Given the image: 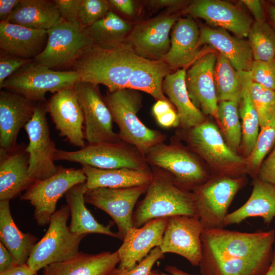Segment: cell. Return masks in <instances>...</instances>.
<instances>
[{"instance_id": "15", "label": "cell", "mask_w": 275, "mask_h": 275, "mask_svg": "<svg viewBox=\"0 0 275 275\" xmlns=\"http://www.w3.org/2000/svg\"><path fill=\"white\" fill-rule=\"evenodd\" d=\"M148 185L88 189L85 201L105 211L113 218L117 226L120 239L123 240L128 230L133 227L134 207L140 197L146 193Z\"/></svg>"}, {"instance_id": "33", "label": "cell", "mask_w": 275, "mask_h": 275, "mask_svg": "<svg viewBox=\"0 0 275 275\" xmlns=\"http://www.w3.org/2000/svg\"><path fill=\"white\" fill-rule=\"evenodd\" d=\"M61 20L54 1L20 0L7 21L30 29L47 31Z\"/></svg>"}, {"instance_id": "3", "label": "cell", "mask_w": 275, "mask_h": 275, "mask_svg": "<svg viewBox=\"0 0 275 275\" xmlns=\"http://www.w3.org/2000/svg\"><path fill=\"white\" fill-rule=\"evenodd\" d=\"M153 178L143 199L133 212V227H140L159 217L176 215H196L193 191L176 184L163 171L153 167Z\"/></svg>"}, {"instance_id": "17", "label": "cell", "mask_w": 275, "mask_h": 275, "mask_svg": "<svg viewBox=\"0 0 275 275\" xmlns=\"http://www.w3.org/2000/svg\"><path fill=\"white\" fill-rule=\"evenodd\" d=\"M46 108L61 136L75 147L86 146L84 117L74 86L53 94L46 103Z\"/></svg>"}, {"instance_id": "31", "label": "cell", "mask_w": 275, "mask_h": 275, "mask_svg": "<svg viewBox=\"0 0 275 275\" xmlns=\"http://www.w3.org/2000/svg\"><path fill=\"white\" fill-rule=\"evenodd\" d=\"M88 189L85 182L73 186L65 194L71 214L70 230L78 235L98 233L120 239L118 233L99 223L86 207L84 197Z\"/></svg>"}, {"instance_id": "12", "label": "cell", "mask_w": 275, "mask_h": 275, "mask_svg": "<svg viewBox=\"0 0 275 275\" xmlns=\"http://www.w3.org/2000/svg\"><path fill=\"white\" fill-rule=\"evenodd\" d=\"M46 103H37L33 117L24 127L29 140L26 146L29 155V174L36 182L51 177L60 168L54 162L57 149L50 136L46 117Z\"/></svg>"}, {"instance_id": "51", "label": "cell", "mask_w": 275, "mask_h": 275, "mask_svg": "<svg viewBox=\"0 0 275 275\" xmlns=\"http://www.w3.org/2000/svg\"><path fill=\"white\" fill-rule=\"evenodd\" d=\"M108 2L110 6L125 15L132 16L134 13L135 6L132 1L110 0Z\"/></svg>"}, {"instance_id": "34", "label": "cell", "mask_w": 275, "mask_h": 275, "mask_svg": "<svg viewBox=\"0 0 275 275\" xmlns=\"http://www.w3.org/2000/svg\"><path fill=\"white\" fill-rule=\"evenodd\" d=\"M170 67L162 60L141 57L129 77L127 89L147 93L157 100H168L162 89V81Z\"/></svg>"}, {"instance_id": "32", "label": "cell", "mask_w": 275, "mask_h": 275, "mask_svg": "<svg viewBox=\"0 0 275 275\" xmlns=\"http://www.w3.org/2000/svg\"><path fill=\"white\" fill-rule=\"evenodd\" d=\"M9 200L0 201V240L18 265L27 264L37 238L21 232L12 217Z\"/></svg>"}, {"instance_id": "18", "label": "cell", "mask_w": 275, "mask_h": 275, "mask_svg": "<svg viewBox=\"0 0 275 275\" xmlns=\"http://www.w3.org/2000/svg\"><path fill=\"white\" fill-rule=\"evenodd\" d=\"M217 54L208 52L201 56L186 71L185 82L189 97L205 116L217 119L218 100L214 82Z\"/></svg>"}, {"instance_id": "1", "label": "cell", "mask_w": 275, "mask_h": 275, "mask_svg": "<svg viewBox=\"0 0 275 275\" xmlns=\"http://www.w3.org/2000/svg\"><path fill=\"white\" fill-rule=\"evenodd\" d=\"M201 241V275H265L273 258L275 231L204 228Z\"/></svg>"}, {"instance_id": "49", "label": "cell", "mask_w": 275, "mask_h": 275, "mask_svg": "<svg viewBox=\"0 0 275 275\" xmlns=\"http://www.w3.org/2000/svg\"><path fill=\"white\" fill-rule=\"evenodd\" d=\"M17 264L9 251L0 242V273L8 271Z\"/></svg>"}, {"instance_id": "52", "label": "cell", "mask_w": 275, "mask_h": 275, "mask_svg": "<svg viewBox=\"0 0 275 275\" xmlns=\"http://www.w3.org/2000/svg\"><path fill=\"white\" fill-rule=\"evenodd\" d=\"M20 0H1L0 19L1 22L7 21L15 7Z\"/></svg>"}, {"instance_id": "47", "label": "cell", "mask_w": 275, "mask_h": 275, "mask_svg": "<svg viewBox=\"0 0 275 275\" xmlns=\"http://www.w3.org/2000/svg\"><path fill=\"white\" fill-rule=\"evenodd\" d=\"M256 178L275 184V145L261 163Z\"/></svg>"}, {"instance_id": "28", "label": "cell", "mask_w": 275, "mask_h": 275, "mask_svg": "<svg viewBox=\"0 0 275 275\" xmlns=\"http://www.w3.org/2000/svg\"><path fill=\"white\" fill-rule=\"evenodd\" d=\"M252 194L240 207L226 216L224 227L251 217H261L269 225L275 217V184L255 178Z\"/></svg>"}, {"instance_id": "39", "label": "cell", "mask_w": 275, "mask_h": 275, "mask_svg": "<svg viewBox=\"0 0 275 275\" xmlns=\"http://www.w3.org/2000/svg\"><path fill=\"white\" fill-rule=\"evenodd\" d=\"M248 37L254 60L275 59V31L269 23L253 22Z\"/></svg>"}, {"instance_id": "22", "label": "cell", "mask_w": 275, "mask_h": 275, "mask_svg": "<svg viewBox=\"0 0 275 275\" xmlns=\"http://www.w3.org/2000/svg\"><path fill=\"white\" fill-rule=\"evenodd\" d=\"M37 102L7 90L0 92V150L17 145L20 130L31 120Z\"/></svg>"}, {"instance_id": "30", "label": "cell", "mask_w": 275, "mask_h": 275, "mask_svg": "<svg viewBox=\"0 0 275 275\" xmlns=\"http://www.w3.org/2000/svg\"><path fill=\"white\" fill-rule=\"evenodd\" d=\"M185 76V68L168 74L163 80L162 89L176 106L181 127L188 129L204 122L206 118L189 97Z\"/></svg>"}, {"instance_id": "53", "label": "cell", "mask_w": 275, "mask_h": 275, "mask_svg": "<svg viewBox=\"0 0 275 275\" xmlns=\"http://www.w3.org/2000/svg\"><path fill=\"white\" fill-rule=\"evenodd\" d=\"M152 7L162 8H167L168 9H176L183 6L186 2L184 1L177 0H156L149 1Z\"/></svg>"}, {"instance_id": "11", "label": "cell", "mask_w": 275, "mask_h": 275, "mask_svg": "<svg viewBox=\"0 0 275 275\" xmlns=\"http://www.w3.org/2000/svg\"><path fill=\"white\" fill-rule=\"evenodd\" d=\"M46 31L48 37L46 46L33 60L50 69L72 66L82 53L94 44L86 29L62 19Z\"/></svg>"}, {"instance_id": "46", "label": "cell", "mask_w": 275, "mask_h": 275, "mask_svg": "<svg viewBox=\"0 0 275 275\" xmlns=\"http://www.w3.org/2000/svg\"><path fill=\"white\" fill-rule=\"evenodd\" d=\"M61 18L73 24H79L78 15L81 0H55Z\"/></svg>"}, {"instance_id": "21", "label": "cell", "mask_w": 275, "mask_h": 275, "mask_svg": "<svg viewBox=\"0 0 275 275\" xmlns=\"http://www.w3.org/2000/svg\"><path fill=\"white\" fill-rule=\"evenodd\" d=\"M168 217L157 218L140 227L128 230L117 250L120 258L118 268H133L154 248L160 246Z\"/></svg>"}, {"instance_id": "56", "label": "cell", "mask_w": 275, "mask_h": 275, "mask_svg": "<svg viewBox=\"0 0 275 275\" xmlns=\"http://www.w3.org/2000/svg\"><path fill=\"white\" fill-rule=\"evenodd\" d=\"M164 270L167 273L157 270H152L150 275H196L190 274L173 265L166 266L164 268Z\"/></svg>"}, {"instance_id": "5", "label": "cell", "mask_w": 275, "mask_h": 275, "mask_svg": "<svg viewBox=\"0 0 275 275\" xmlns=\"http://www.w3.org/2000/svg\"><path fill=\"white\" fill-rule=\"evenodd\" d=\"M186 130L185 140L189 149L203 158L216 175L242 176L246 160L227 145L218 127L211 121Z\"/></svg>"}, {"instance_id": "19", "label": "cell", "mask_w": 275, "mask_h": 275, "mask_svg": "<svg viewBox=\"0 0 275 275\" xmlns=\"http://www.w3.org/2000/svg\"><path fill=\"white\" fill-rule=\"evenodd\" d=\"M179 19L164 15L138 24L129 33L127 44L141 57L162 59L170 50V33Z\"/></svg>"}, {"instance_id": "13", "label": "cell", "mask_w": 275, "mask_h": 275, "mask_svg": "<svg viewBox=\"0 0 275 275\" xmlns=\"http://www.w3.org/2000/svg\"><path fill=\"white\" fill-rule=\"evenodd\" d=\"M82 168H64L60 166L57 174L35 182L21 196L34 207V216L37 224H48L56 212L58 200L73 186L86 182Z\"/></svg>"}, {"instance_id": "45", "label": "cell", "mask_w": 275, "mask_h": 275, "mask_svg": "<svg viewBox=\"0 0 275 275\" xmlns=\"http://www.w3.org/2000/svg\"><path fill=\"white\" fill-rule=\"evenodd\" d=\"M33 59L18 58L12 56L1 54L0 57V85L9 76Z\"/></svg>"}, {"instance_id": "55", "label": "cell", "mask_w": 275, "mask_h": 275, "mask_svg": "<svg viewBox=\"0 0 275 275\" xmlns=\"http://www.w3.org/2000/svg\"><path fill=\"white\" fill-rule=\"evenodd\" d=\"M37 272L25 264L17 265L8 271L0 273V275H37Z\"/></svg>"}, {"instance_id": "10", "label": "cell", "mask_w": 275, "mask_h": 275, "mask_svg": "<svg viewBox=\"0 0 275 275\" xmlns=\"http://www.w3.org/2000/svg\"><path fill=\"white\" fill-rule=\"evenodd\" d=\"M245 183L243 176H213L193 191L196 215L204 228H224L229 207Z\"/></svg>"}, {"instance_id": "6", "label": "cell", "mask_w": 275, "mask_h": 275, "mask_svg": "<svg viewBox=\"0 0 275 275\" xmlns=\"http://www.w3.org/2000/svg\"><path fill=\"white\" fill-rule=\"evenodd\" d=\"M70 214L68 205H63L51 217L43 237L34 245L27 265L38 271L51 264L67 261L79 253L80 241L86 235L72 233L67 222Z\"/></svg>"}, {"instance_id": "4", "label": "cell", "mask_w": 275, "mask_h": 275, "mask_svg": "<svg viewBox=\"0 0 275 275\" xmlns=\"http://www.w3.org/2000/svg\"><path fill=\"white\" fill-rule=\"evenodd\" d=\"M104 99L119 127L120 140L135 147L144 157L152 147L166 139L164 134L148 128L139 119L142 99L135 90L120 89L108 93Z\"/></svg>"}, {"instance_id": "16", "label": "cell", "mask_w": 275, "mask_h": 275, "mask_svg": "<svg viewBox=\"0 0 275 275\" xmlns=\"http://www.w3.org/2000/svg\"><path fill=\"white\" fill-rule=\"evenodd\" d=\"M204 227L197 215H176L168 218L160 248L181 256L199 266L202 256L201 234Z\"/></svg>"}, {"instance_id": "50", "label": "cell", "mask_w": 275, "mask_h": 275, "mask_svg": "<svg viewBox=\"0 0 275 275\" xmlns=\"http://www.w3.org/2000/svg\"><path fill=\"white\" fill-rule=\"evenodd\" d=\"M155 119L158 124L163 127H176L180 125L179 116L173 108Z\"/></svg>"}, {"instance_id": "37", "label": "cell", "mask_w": 275, "mask_h": 275, "mask_svg": "<svg viewBox=\"0 0 275 275\" xmlns=\"http://www.w3.org/2000/svg\"><path fill=\"white\" fill-rule=\"evenodd\" d=\"M95 44L123 42L131 31L129 23L109 11L103 17L86 29Z\"/></svg>"}, {"instance_id": "8", "label": "cell", "mask_w": 275, "mask_h": 275, "mask_svg": "<svg viewBox=\"0 0 275 275\" xmlns=\"http://www.w3.org/2000/svg\"><path fill=\"white\" fill-rule=\"evenodd\" d=\"M79 81L74 71H54L33 60L7 78L0 85L36 102L45 101V95L71 87Z\"/></svg>"}, {"instance_id": "23", "label": "cell", "mask_w": 275, "mask_h": 275, "mask_svg": "<svg viewBox=\"0 0 275 275\" xmlns=\"http://www.w3.org/2000/svg\"><path fill=\"white\" fill-rule=\"evenodd\" d=\"M29 169V155L23 143L8 151L0 150V201L16 198L36 182Z\"/></svg>"}, {"instance_id": "35", "label": "cell", "mask_w": 275, "mask_h": 275, "mask_svg": "<svg viewBox=\"0 0 275 275\" xmlns=\"http://www.w3.org/2000/svg\"><path fill=\"white\" fill-rule=\"evenodd\" d=\"M252 81L250 71H244L239 114L241 120L242 146L243 152L248 157L255 147L260 128L258 115L250 92V85Z\"/></svg>"}, {"instance_id": "42", "label": "cell", "mask_w": 275, "mask_h": 275, "mask_svg": "<svg viewBox=\"0 0 275 275\" xmlns=\"http://www.w3.org/2000/svg\"><path fill=\"white\" fill-rule=\"evenodd\" d=\"M105 0H81L78 15L79 25L86 29L103 17L109 11Z\"/></svg>"}, {"instance_id": "44", "label": "cell", "mask_w": 275, "mask_h": 275, "mask_svg": "<svg viewBox=\"0 0 275 275\" xmlns=\"http://www.w3.org/2000/svg\"><path fill=\"white\" fill-rule=\"evenodd\" d=\"M163 257L160 246L155 247L133 268L129 270L116 268L111 275H150L154 264Z\"/></svg>"}, {"instance_id": "26", "label": "cell", "mask_w": 275, "mask_h": 275, "mask_svg": "<svg viewBox=\"0 0 275 275\" xmlns=\"http://www.w3.org/2000/svg\"><path fill=\"white\" fill-rule=\"evenodd\" d=\"M171 34V47L162 58L170 67H185L200 56L199 49L200 29L191 17L180 18Z\"/></svg>"}, {"instance_id": "40", "label": "cell", "mask_w": 275, "mask_h": 275, "mask_svg": "<svg viewBox=\"0 0 275 275\" xmlns=\"http://www.w3.org/2000/svg\"><path fill=\"white\" fill-rule=\"evenodd\" d=\"M274 145L275 116L260 128L255 147L251 154L245 158V172L256 178L261 163Z\"/></svg>"}, {"instance_id": "7", "label": "cell", "mask_w": 275, "mask_h": 275, "mask_svg": "<svg viewBox=\"0 0 275 275\" xmlns=\"http://www.w3.org/2000/svg\"><path fill=\"white\" fill-rule=\"evenodd\" d=\"M149 165L167 174L180 187L193 191L212 176L197 155L176 143L152 147L145 157Z\"/></svg>"}, {"instance_id": "38", "label": "cell", "mask_w": 275, "mask_h": 275, "mask_svg": "<svg viewBox=\"0 0 275 275\" xmlns=\"http://www.w3.org/2000/svg\"><path fill=\"white\" fill-rule=\"evenodd\" d=\"M238 104L234 101H223L218 102L217 107V122L226 143L236 152L239 148L242 138Z\"/></svg>"}, {"instance_id": "58", "label": "cell", "mask_w": 275, "mask_h": 275, "mask_svg": "<svg viewBox=\"0 0 275 275\" xmlns=\"http://www.w3.org/2000/svg\"><path fill=\"white\" fill-rule=\"evenodd\" d=\"M265 275H275V246L274 248L273 258L270 267Z\"/></svg>"}, {"instance_id": "54", "label": "cell", "mask_w": 275, "mask_h": 275, "mask_svg": "<svg viewBox=\"0 0 275 275\" xmlns=\"http://www.w3.org/2000/svg\"><path fill=\"white\" fill-rule=\"evenodd\" d=\"M172 108H173L168 100H158L153 106L152 113L156 118L166 114Z\"/></svg>"}, {"instance_id": "9", "label": "cell", "mask_w": 275, "mask_h": 275, "mask_svg": "<svg viewBox=\"0 0 275 275\" xmlns=\"http://www.w3.org/2000/svg\"><path fill=\"white\" fill-rule=\"evenodd\" d=\"M55 160L77 162L101 169H150L145 157L135 147L122 141L88 144L79 150L57 149Z\"/></svg>"}, {"instance_id": "24", "label": "cell", "mask_w": 275, "mask_h": 275, "mask_svg": "<svg viewBox=\"0 0 275 275\" xmlns=\"http://www.w3.org/2000/svg\"><path fill=\"white\" fill-rule=\"evenodd\" d=\"M47 37L46 30L30 29L8 21L0 22L1 54L33 59L44 50Z\"/></svg>"}, {"instance_id": "48", "label": "cell", "mask_w": 275, "mask_h": 275, "mask_svg": "<svg viewBox=\"0 0 275 275\" xmlns=\"http://www.w3.org/2000/svg\"><path fill=\"white\" fill-rule=\"evenodd\" d=\"M240 3L244 5L249 10L255 22L261 23L266 21L265 7L262 2L258 0H242Z\"/></svg>"}, {"instance_id": "57", "label": "cell", "mask_w": 275, "mask_h": 275, "mask_svg": "<svg viewBox=\"0 0 275 275\" xmlns=\"http://www.w3.org/2000/svg\"><path fill=\"white\" fill-rule=\"evenodd\" d=\"M265 8L269 18L270 24L275 31V6L268 2L265 5Z\"/></svg>"}, {"instance_id": "36", "label": "cell", "mask_w": 275, "mask_h": 275, "mask_svg": "<svg viewBox=\"0 0 275 275\" xmlns=\"http://www.w3.org/2000/svg\"><path fill=\"white\" fill-rule=\"evenodd\" d=\"M243 72L236 70L226 57L217 54L214 82L218 102L231 101L239 104L243 89Z\"/></svg>"}, {"instance_id": "43", "label": "cell", "mask_w": 275, "mask_h": 275, "mask_svg": "<svg viewBox=\"0 0 275 275\" xmlns=\"http://www.w3.org/2000/svg\"><path fill=\"white\" fill-rule=\"evenodd\" d=\"M250 72L254 82L275 91V59L268 61L253 60Z\"/></svg>"}, {"instance_id": "25", "label": "cell", "mask_w": 275, "mask_h": 275, "mask_svg": "<svg viewBox=\"0 0 275 275\" xmlns=\"http://www.w3.org/2000/svg\"><path fill=\"white\" fill-rule=\"evenodd\" d=\"M206 44L226 57L238 71H250L253 61L249 42L232 36L227 30L202 26L200 29L199 46Z\"/></svg>"}, {"instance_id": "29", "label": "cell", "mask_w": 275, "mask_h": 275, "mask_svg": "<svg viewBox=\"0 0 275 275\" xmlns=\"http://www.w3.org/2000/svg\"><path fill=\"white\" fill-rule=\"evenodd\" d=\"M81 168L87 177L88 189L122 188L148 185L153 178V172L150 169H101L87 165L81 166Z\"/></svg>"}, {"instance_id": "41", "label": "cell", "mask_w": 275, "mask_h": 275, "mask_svg": "<svg viewBox=\"0 0 275 275\" xmlns=\"http://www.w3.org/2000/svg\"><path fill=\"white\" fill-rule=\"evenodd\" d=\"M250 92L261 128L275 116V91L252 80L250 85Z\"/></svg>"}, {"instance_id": "2", "label": "cell", "mask_w": 275, "mask_h": 275, "mask_svg": "<svg viewBox=\"0 0 275 275\" xmlns=\"http://www.w3.org/2000/svg\"><path fill=\"white\" fill-rule=\"evenodd\" d=\"M141 57L124 42L94 43L72 66L79 81L103 85L112 93L127 89L129 77Z\"/></svg>"}, {"instance_id": "20", "label": "cell", "mask_w": 275, "mask_h": 275, "mask_svg": "<svg viewBox=\"0 0 275 275\" xmlns=\"http://www.w3.org/2000/svg\"><path fill=\"white\" fill-rule=\"evenodd\" d=\"M185 13L204 19L208 24L224 29L240 38L248 37L253 20L242 10L220 0H198L188 6Z\"/></svg>"}, {"instance_id": "14", "label": "cell", "mask_w": 275, "mask_h": 275, "mask_svg": "<svg viewBox=\"0 0 275 275\" xmlns=\"http://www.w3.org/2000/svg\"><path fill=\"white\" fill-rule=\"evenodd\" d=\"M84 117L88 144L121 141L113 127V117L97 85L78 81L74 86Z\"/></svg>"}, {"instance_id": "59", "label": "cell", "mask_w": 275, "mask_h": 275, "mask_svg": "<svg viewBox=\"0 0 275 275\" xmlns=\"http://www.w3.org/2000/svg\"><path fill=\"white\" fill-rule=\"evenodd\" d=\"M269 3H270L271 5H273V6H275V0H273V1H269Z\"/></svg>"}, {"instance_id": "27", "label": "cell", "mask_w": 275, "mask_h": 275, "mask_svg": "<svg viewBox=\"0 0 275 275\" xmlns=\"http://www.w3.org/2000/svg\"><path fill=\"white\" fill-rule=\"evenodd\" d=\"M119 262L117 251L97 254L79 252L72 259L46 266L43 275H111Z\"/></svg>"}]
</instances>
